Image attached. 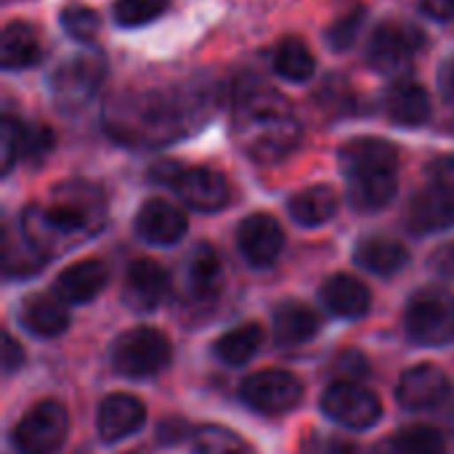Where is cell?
I'll return each mask as SVG.
<instances>
[{
	"instance_id": "obj_38",
	"label": "cell",
	"mask_w": 454,
	"mask_h": 454,
	"mask_svg": "<svg viewBox=\"0 0 454 454\" xmlns=\"http://www.w3.org/2000/svg\"><path fill=\"white\" fill-rule=\"evenodd\" d=\"M21 122L13 120V117H5L3 120V173H8L13 168V162L21 157Z\"/></svg>"
},
{
	"instance_id": "obj_19",
	"label": "cell",
	"mask_w": 454,
	"mask_h": 454,
	"mask_svg": "<svg viewBox=\"0 0 454 454\" xmlns=\"http://www.w3.org/2000/svg\"><path fill=\"white\" fill-rule=\"evenodd\" d=\"M146 410L136 396L112 394L98 407V434L104 442H120L144 426Z\"/></svg>"
},
{
	"instance_id": "obj_25",
	"label": "cell",
	"mask_w": 454,
	"mask_h": 454,
	"mask_svg": "<svg viewBox=\"0 0 454 454\" xmlns=\"http://www.w3.org/2000/svg\"><path fill=\"white\" fill-rule=\"evenodd\" d=\"M40 37L35 32V27L24 24V21H11L3 29V67L5 69H21V67H32L40 59Z\"/></svg>"
},
{
	"instance_id": "obj_6",
	"label": "cell",
	"mask_w": 454,
	"mask_h": 454,
	"mask_svg": "<svg viewBox=\"0 0 454 454\" xmlns=\"http://www.w3.org/2000/svg\"><path fill=\"white\" fill-rule=\"evenodd\" d=\"M69 418L59 402L35 404L13 431V444L21 454H53L67 439Z\"/></svg>"
},
{
	"instance_id": "obj_24",
	"label": "cell",
	"mask_w": 454,
	"mask_h": 454,
	"mask_svg": "<svg viewBox=\"0 0 454 454\" xmlns=\"http://www.w3.org/2000/svg\"><path fill=\"white\" fill-rule=\"evenodd\" d=\"M21 322L29 333L43 335V338H53V335H61L67 330L69 314L59 301L45 298V295H32L21 306Z\"/></svg>"
},
{
	"instance_id": "obj_39",
	"label": "cell",
	"mask_w": 454,
	"mask_h": 454,
	"mask_svg": "<svg viewBox=\"0 0 454 454\" xmlns=\"http://www.w3.org/2000/svg\"><path fill=\"white\" fill-rule=\"evenodd\" d=\"M338 370L346 372V375H351V378H359V375H367L370 372L367 370V362H364V356L359 351H346L338 359Z\"/></svg>"
},
{
	"instance_id": "obj_8",
	"label": "cell",
	"mask_w": 454,
	"mask_h": 454,
	"mask_svg": "<svg viewBox=\"0 0 454 454\" xmlns=\"http://www.w3.org/2000/svg\"><path fill=\"white\" fill-rule=\"evenodd\" d=\"M239 396L247 407L266 412V415H282L287 410H293L301 396H303V386L298 383L295 375L282 372V370H263L250 375L242 388Z\"/></svg>"
},
{
	"instance_id": "obj_9",
	"label": "cell",
	"mask_w": 454,
	"mask_h": 454,
	"mask_svg": "<svg viewBox=\"0 0 454 454\" xmlns=\"http://www.w3.org/2000/svg\"><path fill=\"white\" fill-rule=\"evenodd\" d=\"M322 410L340 426L348 428H370L380 420V402L372 391L359 383H335L322 396Z\"/></svg>"
},
{
	"instance_id": "obj_32",
	"label": "cell",
	"mask_w": 454,
	"mask_h": 454,
	"mask_svg": "<svg viewBox=\"0 0 454 454\" xmlns=\"http://www.w3.org/2000/svg\"><path fill=\"white\" fill-rule=\"evenodd\" d=\"M394 454H447L444 436L428 426H410L396 434Z\"/></svg>"
},
{
	"instance_id": "obj_35",
	"label": "cell",
	"mask_w": 454,
	"mask_h": 454,
	"mask_svg": "<svg viewBox=\"0 0 454 454\" xmlns=\"http://www.w3.org/2000/svg\"><path fill=\"white\" fill-rule=\"evenodd\" d=\"M168 8V0H117L114 19L122 27H141L154 21Z\"/></svg>"
},
{
	"instance_id": "obj_40",
	"label": "cell",
	"mask_w": 454,
	"mask_h": 454,
	"mask_svg": "<svg viewBox=\"0 0 454 454\" xmlns=\"http://www.w3.org/2000/svg\"><path fill=\"white\" fill-rule=\"evenodd\" d=\"M434 269H436L442 277L454 279V242L436 250V255H434Z\"/></svg>"
},
{
	"instance_id": "obj_14",
	"label": "cell",
	"mask_w": 454,
	"mask_h": 454,
	"mask_svg": "<svg viewBox=\"0 0 454 454\" xmlns=\"http://www.w3.org/2000/svg\"><path fill=\"white\" fill-rule=\"evenodd\" d=\"M450 394V380L447 375L434 367V364H418L412 370H407L399 380V402L407 410H426V407H436L447 399Z\"/></svg>"
},
{
	"instance_id": "obj_7",
	"label": "cell",
	"mask_w": 454,
	"mask_h": 454,
	"mask_svg": "<svg viewBox=\"0 0 454 454\" xmlns=\"http://www.w3.org/2000/svg\"><path fill=\"white\" fill-rule=\"evenodd\" d=\"M104 72H106V64L101 53H77L67 59L51 77V88H53L59 106L64 109L82 106L98 90Z\"/></svg>"
},
{
	"instance_id": "obj_12",
	"label": "cell",
	"mask_w": 454,
	"mask_h": 454,
	"mask_svg": "<svg viewBox=\"0 0 454 454\" xmlns=\"http://www.w3.org/2000/svg\"><path fill=\"white\" fill-rule=\"evenodd\" d=\"M176 192L194 210H218L229 202V184L218 170L210 168H184L176 178Z\"/></svg>"
},
{
	"instance_id": "obj_26",
	"label": "cell",
	"mask_w": 454,
	"mask_h": 454,
	"mask_svg": "<svg viewBox=\"0 0 454 454\" xmlns=\"http://www.w3.org/2000/svg\"><path fill=\"white\" fill-rule=\"evenodd\" d=\"M396 194V173H364L351 176L348 197L356 210L372 213L386 207Z\"/></svg>"
},
{
	"instance_id": "obj_46",
	"label": "cell",
	"mask_w": 454,
	"mask_h": 454,
	"mask_svg": "<svg viewBox=\"0 0 454 454\" xmlns=\"http://www.w3.org/2000/svg\"><path fill=\"white\" fill-rule=\"evenodd\" d=\"M447 426H450V434L454 436V404L447 410Z\"/></svg>"
},
{
	"instance_id": "obj_43",
	"label": "cell",
	"mask_w": 454,
	"mask_h": 454,
	"mask_svg": "<svg viewBox=\"0 0 454 454\" xmlns=\"http://www.w3.org/2000/svg\"><path fill=\"white\" fill-rule=\"evenodd\" d=\"M423 5L434 19H454V0H423Z\"/></svg>"
},
{
	"instance_id": "obj_1",
	"label": "cell",
	"mask_w": 454,
	"mask_h": 454,
	"mask_svg": "<svg viewBox=\"0 0 454 454\" xmlns=\"http://www.w3.org/2000/svg\"><path fill=\"white\" fill-rule=\"evenodd\" d=\"M106 221V200L88 181L59 184L45 202H35L21 215V229L43 255H59L98 234Z\"/></svg>"
},
{
	"instance_id": "obj_16",
	"label": "cell",
	"mask_w": 454,
	"mask_h": 454,
	"mask_svg": "<svg viewBox=\"0 0 454 454\" xmlns=\"http://www.w3.org/2000/svg\"><path fill=\"white\" fill-rule=\"evenodd\" d=\"M109 279V269L98 258H85L80 263H72L56 277V295L64 303H88L93 301Z\"/></svg>"
},
{
	"instance_id": "obj_22",
	"label": "cell",
	"mask_w": 454,
	"mask_h": 454,
	"mask_svg": "<svg viewBox=\"0 0 454 454\" xmlns=\"http://www.w3.org/2000/svg\"><path fill=\"white\" fill-rule=\"evenodd\" d=\"M221 285H223V266L218 253L207 245H200L189 258V269H186L189 295L197 301H210L218 295Z\"/></svg>"
},
{
	"instance_id": "obj_13",
	"label": "cell",
	"mask_w": 454,
	"mask_h": 454,
	"mask_svg": "<svg viewBox=\"0 0 454 454\" xmlns=\"http://www.w3.org/2000/svg\"><path fill=\"white\" fill-rule=\"evenodd\" d=\"M239 247L253 266H269L279 258L285 234L282 226L269 213H255L239 226Z\"/></svg>"
},
{
	"instance_id": "obj_47",
	"label": "cell",
	"mask_w": 454,
	"mask_h": 454,
	"mask_svg": "<svg viewBox=\"0 0 454 454\" xmlns=\"http://www.w3.org/2000/svg\"><path fill=\"white\" fill-rule=\"evenodd\" d=\"M450 170H454V160H450Z\"/></svg>"
},
{
	"instance_id": "obj_42",
	"label": "cell",
	"mask_w": 454,
	"mask_h": 454,
	"mask_svg": "<svg viewBox=\"0 0 454 454\" xmlns=\"http://www.w3.org/2000/svg\"><path fill=\"white\" fill-rule=\"evenodd\" d=\"M181 165L178 162H157L152 168V178L154 181H162V184H176V178L181 176Z\"/></svg>"
},
{
	"instance_id": "obj_18",
	"label": "cell",
	"mask_w": 454,
	"mask_h": 454,
	"mask_svg": "<svg viewBox=\"0 0 454 454\" xmlns=\"http://www.w3.org/2000/svg\"><path fill=\"white\" fill-rule=\"evenodd\" d=\"M136 229L152 245H173L186 234V215L165 200H149L138 210Z\"/></svg>"
},
{
	"instance_id": "obj_2",
	"label": "cell",
	"mask_w": 454,
	"mask_h": 454,
	"mask_svg": "<svg viewBox=\"0 0 454 454\" xmlns=\"http://www.w3.org/2000/svg\"><path fill=\"white\" fill-rule=\"evenodd\" d=\"M202 98H192V93H170V90H144V93H122L112 98L104 109L106 130L130 146L165 144L184 133H189L202 114Z\"/></svg>"
},
{
	"instance_id": "obj_45",
	"label": "cell",
	"mask_w": 454,
	"mask_h": 454,
	"mask_svg": "<svg viewBox=\"0 0 454 454\" xmlns=\"http://www.w3.org/2000/svg\"><path fill=\"white\" fill-rule=\"evenodd\" d=\"M322 454H364L356 444H348V442H333Z\"/></svg>"
},
{
	"instance_id": "obj_5",
	"label": "cell",
	"mask_w": 454,
	"mask_h": 454,
	"mask_svg": "<svg viewBox=\"0 0 454 454\" xmlns=\"http://www.w3.org/2000/svg\"><path fill=\"white\" fill-rule=\"evenodd\" d=\"M114 370L128 378H149L168 367L170 343L154 327H136L125 333L112 351Z\"/></svg>"
},
{
	"instance_id": "obj_15",
	"label": "cell",
	"mask_w": 454,
	"mask_h": 454,
	"mask_svg": "<svg viewBox=\"0 0 454 454\" xmlns=\"http://www.w3.org/2000/svg\"><path fill=\"white\" fill-rule=\"evenodd\" d=\"M340 165L348 178L364 173H396L399 152L383 138H356L340 149Z\"/></svg>"
},
{
	"instance_id": "obj_44",
	"label": "cell",
	"mask_w": 454,
	"mask_h": 454,
	"mask_svg": "<svg viewBox=\"0 0 454 454\" xmlns=\"http://www.w3.org/2000/svg\"><path fill=\"white\" fill-rule=\"evenodd\" d=\"M442 90H444L447 98L454 101V56L444 64V69H442Z\"/></svg>"
},
{
	"instance_id": "obj_30",
	"label": "cell",
	"mask_w": 454,
	"mask_h": 454,
	"mask_svg": "<svg viewBox=\"0 0 454 454\" xmlns=\"http://www.w3.org/2000/svg\"><path fill=\"white\" fill-rule=\"evenodd\" d=\"M261 340H263V330L261 325H242L226 335H221L215 340V356L226 364H245L247 359L255 356V351L261 348Z\"/></svg>"
},
{
	"instance_id": "obj_11",
	"label": "cell",
	"mask_w": 454,
	"mask_h": 454,
	"mask_svg": "<svg viewBox=\"0 0 454 454\" xmlns=\"http://www.w3.org/2000/svg\"><path fill=\"white\" fill-rule=\"evenodd\" d=\"M410 229L418 234L442 231L454 226V184H434L415 194L410 213H407Z\"/></svg>"
},
{
	"instance_id": "obj_23",
	"label": "cell",
	"mask_w": 454,
	"mask_h": 454,
	"mask_svg": "<svg viewBox=\"0 0 454 454\" xmlns=\"http://www.w3.org/2000/svg\"><path fill=\"white\" fill-rule=\"evenodd\" d=\"M319 333V317L303 303H285L274 314V338L282 346H301Z\"/></svg>"
},
{
	"instance_id": "obj_36",
	"label": "cell",
	"mask_w": 454,
	"mask_h": 454,
	"mask_svg": "<svg viewBox=\"0 0 454 454\" xmlns=\"http://www.w3.org/2000/svg\"><path fill=\"white\" fill-rule=\"evenodd\" d=\"M61 27L67 29V35H72L74 40H93L98 32V16L93 8L82 5V3H69L61 11Z\"/></svg>"
},
{
	"instance_id": "obj_3",
	"label": "cell",
	"mask_w": 454,
	"mask_h": 454,
	"mask_svg": "<svg viewBox=\"0 0 454 454\" xmlns=\"http://www.w3.org/2000/svg\"><path fill=\"white\" fill-rule=\"evenodd\" d=\"M301 122L290 101L271 88L247 90L234 109V138L258 162H279L301 144Z\"/></svg>"
},
{
	"instance_id": "obj_27",
	"label": "cell",
	"mask_w": 454,
	"mask_h": 454,
	"mask_svg": "<svg viewBox=\"0 0 454 454\" xmlns=\"http://www.w3.org/2000/svg\"><path fill=\"white\" fill-rule=\"evenodd\" d=\"M356 261L359 266L375 271V274H396L399 269L407 266L410 253L402 242L388 239V237H370L356 247Z\"/></svg>"
},
{
	"instance_id": "obj_20",
	"label": "cell",
	"mask_w": 454,
	"mask_h": 454,
	"mask_svg": "<svg viewBox=\"0 0 454 454\" xmlns=\"http://www.w3.org/2000/svg\"><path fill=\"white\" fill-rule=\"evenodd\" d=\"M386 109L399 125H423L431 117V98L415 80H396L386 93Z\"/></svg>"
},
{
	"instance_id": "obj_33",
	"label": "cell",
	"mask_w": 454,
	"mask_h": 454,
	"mask_svg": "<svg viewBox=\"0 0 454 454\" xmlns=\"http://www.w3.org/2000/svg\"><path fill=\"white\" fill-rule=\"evenodd\" d=\"M194 444L200 454H253L242 436L221 426H202L194 434Z\"/></svg>"
},
{
	"instance_id": "obj_34",
	"label": "cell",
	"mask_w": 454,
	"mask_h": 454,
	"mask_svg": "<svg viewBox=\"0 0 454 454\" xmlns=\"http://www.w3.org/2000/svg\"><path fill=\"white\" fill-rule=\"evenodd\" d=\"M364 8L362 5H351L348 11H343L327 29V43L335 48V51H346L356 43L359 37V29L364 24Z\"/></svg>"
},
{
	"instance_id": "obj_31",
	"label": "cell",
	"mask_w": 454,
	"mask_h": 454,
	"mask_svg": "<svg viewBox=\"0 0 454 454\" xmlns=\"http://www.w3.org/2000/svg\"><path fill=\"white\" fill-rule=\"evenodd\" d=\"M274 69L287 80H309L314 74V53L298 37H287L274 51Z\"/></svg>"
},
{
	"instance_id": "obj_4",
	"label": "cell",
	"mask_w": 454,
	"mask_h": 454,
	"mask_svg": "<svg viewBox=\"0 0 454 454\" xmlns=\"http://www.w3.org/2000/svg\"><path fill=\"white\" fill-rule=\"evenodd\" d=\"M407 333L412 340L426 346H442L454 340V295L444 287L420 290L404 317Z\"/></svg>"
},
{
	"instance_id": "obj_17",
	"label": "cell",
	"mask_w": 454,
	"mask_h": 454,
	"mask_svg": "<svg viewBox=\"0 0 454 454\" xmlns=\"http://www.w3.org/2000/svg\"><path fill=\"white\" fill-rule=\"evenodd\" d=\"M165 290H168V277L157 261L138 258L130 263L122 290L128 306H133L136 311H152L165 298Z\"/></svg>"
},
{
	"instance_id": "obj_29",
	"label": "cell",
	"mask_w": 454,
	"mask_h": 454,
	"mask_svg": "<svg viewBox=\"0 0 454 454\" xmlns=\"http://www.w3.org/2000/svg\"><path fill=\"white\" fill-rule=\"evenodd\" d=\"M338 210V194L330 186H309L290 200V213L303 226H319Z\"/></svg>"
},
{
	"instance_id": "obj_41",
	"label": "cell",
	"mask_w": 454,
	"mask_h": 454,
	"mask_svg": "<svg viewBox=\"0 0 454 454\" xmlns=\"http://www.w3.org/2000/svg\"><path fill=\"white\" fill-rule=\"evenodd\" d=\"M24 362V351H21V346L11 338V335H5V348H3V367L8 370V372H13L19 364Z\"/></svg>"
},
{
	"instance_id": "obj_21",
	"label": "cell",
	"mask_w": 454,
	"mask_h": 454,
	"mask_svg": "<svg viewBox=\"0 0 454 454\" xmlns=\"http://www.w3.org/2000/svg\"><path fill=\"white\" fill-rule=\"evenodd\" d=\"M322 301L325 306L338 314V317H362L370 309V290L362 279L351 274H335L325 282L322 287Z\"/></svg>"
},
{
	"instance_id": "obj_10",
	"label": "cell",
	"mask_w": 454,
	"mask_h": 454,
	"mask_svg": "<svg viewBox=\"0 0 454 454\" xmlns=\"http://www.w3.org/2000/svg\"><path fill=\"white\" fill-rule=\"evenodd\" d=\"M420 45H423V35L415 27L386 21L383 27L375 29L367 48V59L378 72H402L404 67H410Z\"/></svg>"
},
{
	"instance_id": "obj_28",
	"label": "cell",
	"mask_w": 454,
	"mask_h": 454,
	"mask_svg": "<svg viewBox=\"0 0 454 454\" xmlns=\"http://www.w3.org/2000/svg\"><path fill=\"white\" fill-rule=\"evenodd\" d=\"M48 255H43L32 239L24 234V229L13 231V229H3V266L8 277H27L35 274Z\"/></svg>"
},
{
	"instance_id": "obj_37",
	"label": "cell",
	"mask_w": 454,
	"mask_h": 454,
	"mask_svg": "<svg viewBox=\"0 0 454 454\" xmlns=\"http://www.w3.org/2000/svg\"><path fill=\"white\" fill-rule=\"evenodd\" d=\"M51 146H53V133L48 125H24L21 128V157L40 160L51 152Z\"/></svg>"
}]
</instances>
